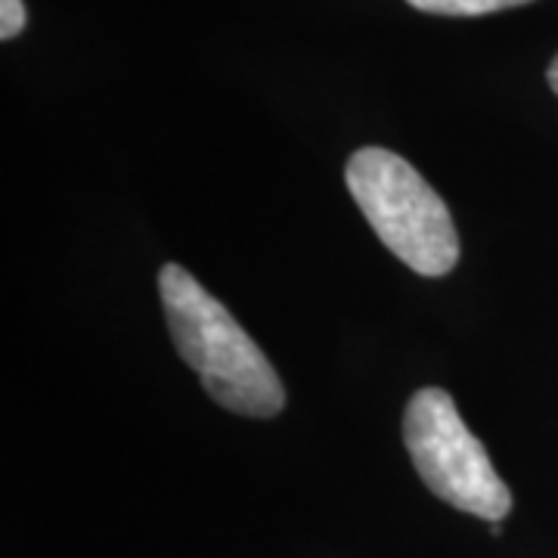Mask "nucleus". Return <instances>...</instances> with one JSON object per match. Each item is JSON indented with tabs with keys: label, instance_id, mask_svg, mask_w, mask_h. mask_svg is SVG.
Segmentation results:
<instances>
[{
	"label": "nucleus",
	"instance_id": "39448f33",
	"mask_svg": "<svg viewBox=\"0 0 558 558\" xmlns=\"http://www.w3.org/2000/svg\"><path fill=\"white\" fill-rule=\"evenodd\" d=\"M25 28V3L22 0H0V38L13 40Z\"/></svg>",
	"mask_w": 558,
	"mask_h": 558
},
{
	"label": "nucleus",
	"instance_id": "7ed1b4c3",
	"mask_svg": "<svg viewBox=\"0 0 558 558\" xmlns=\"http://www.w3.org/2000/svg\"><path fill=\"white\" fill-rule=\"evenodd\" d=\"M403 440L416 462L418 478L444 502L484 521H502L512 512V490L499 478L457 403L440 388H422L407 403Z\"/></svg>",
	"mask_w": 558,
	"mask_h": 558
},
{
	"label": "nucleus",
	"instance_id": "f03ea898",
	"mask_svg": "<svg viewBox=\"0 0 558 558\" xmlns=\"http://www.w3.org/2000/svg\"><path fill=\"white\" fill-rule=\"evenodd\" d=\"M344 183L385 248L418 277H447L457 267L459 236L450 208L410 161L366 146L348 159Z\"/></svg>",
	"mask_w": 558,
	"mask_h": 558
},
{
	"label": "nucleus",
	"instance_id": "20e7f679",
	"mask_svg": "<svg viewBox=\"0 0 558 558\" xmlns=\"http://www.w3.org/2000/svg\"><path fill=\"white\" fill-rule=\"evenodd\" d=\"M407 3L422 13H435V16H487L497 10L524 7L531 0H407Z\"/></svg>",
	"mask_w": 558,
	"mask_h": 558
},
{
	"label": "nucleus",
	"instance_id": "f257e3e1",
	"mask_svg": "<svg viewBox=\"0 0 558 558\" xmlns=\"http://www.w3.org/2000/svg\"><path fill=\"white\" fill-rule=\"evenodd\" d=\"M159 292L174 348L205 395L242 416H277L286 407L282 381L236 317L180 264L161 267Z\"/></svg>",
	"mask_w": 558,
	"mask_h": 558
},
{
	"label": "nucleus",
	"instance_id": "423d86ee",
	"mask_svg": "<svg viewBox=\"0 0 558 558\" xmlns=\"http://www.w3.org/2000/svg\"><path fill=\"white\" fill-rule=\"evenodd\" d=\"M549 87L558 94V57L553 60V65H549Z\"/></svg>",
	"mask_w": 558,
	"mask_h": 558
}]
</instances>
